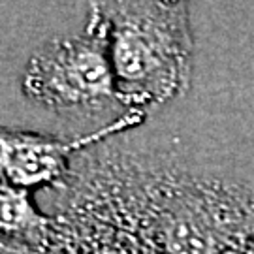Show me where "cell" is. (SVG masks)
I'll use <instances>...</instances> for the list:
<instances>
[{"label":"cell","instance_id":"52a82bcc","mask_svg":"<svg viewBox=\"0 0 254 254\" xmlns=\"http://www.w3.org/2000/svg\"><path fill=\"white\" fill-rule=\"evenodd\" d=\"M224 254H254V236H251L245 241H241L239 245L232 247Z\"/></svg>","mask_w":254,"mask_h":254},{"label":"cell","instance_id":"277c9868","mask_svg":"<svg viewBox=\"0 0 254 254\" xmlns=\"http://www.w3.org/2000/svg\"><path fill=\"white\" fill-rule=\"evenodd\" d=\"M145 117L143 113H123L106 127L73 137L0 127V177L27 192L63 189L72 173L73 154L85 153L108 137L139 127Z\"/></svg>","mask_w":254,"mask_h":254},{"label":"cell","instance_id":"3957f363","mask_svg":"<svg viewBox=\"0 0 254 254\" xmlns=\"http://www.w3.org/2000/svg\"><path fill=\"white\" fill-rule=\"evenodd\" d=\"M21 91L53 111L98 113L119 104L108 34L92 4L81 34L51 40L30 57Z\"/></svg>","mask_w":254,"mask_h":254},{"label":"cell","instance_id":"5b68a950","mask_svg":"<svg viewBox=\"0 0 254 254\" xmlns=\"http://www.w3.org/2000/svg\"><path fill=\"white\" fill-rule=\"evenodd\" d=\"M0 254H158L127 230L81 209L59 205L34 241H0Z\"/></svg>","mask_w":254,"mask_h":254},{"label":"cell","instance_id":"6da1fadb","mask_svg":"<svg viewBox=\"0 0 254 254\" xmlns=\"http://www.w3.org/2000/svg\"><path fill=\"white\" fill-rule=\"evenodd\" d=\"M61 205L87 211L158 254H224L254 236V187L136 153H85Z\"/></svg>","mask_w":254,"mask_h":254},{"label":"cell","instance_id":"7a4b0ae2","mask_svg":"<svg viewBox=\"0 0 254 254\" xmlns=\"http://www.w3.org/2000/svg\"><path fill=\"white\" fill-rule=\"evenodd\" d=\"M106 27L119 106L143 113L189 91L194 34L185 2H92Z\"/></svg>","mask_w":254,"mask_h":254},{"label":"cell","instance_id":"8992f818","mask_svg":"<svg viewBox=\"0 0 254 254\" xmlns=\"http://www.w3.org/2000/svg\"><path fill=\"white\" fill-rule=\"evenodd\" d=\"M51 215L32 200V192L0 177V241H34L46 234Z\"/></svg>","mask_w":254,"mask_h":254}]
</instances>
